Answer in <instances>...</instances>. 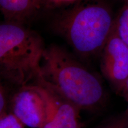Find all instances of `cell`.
Masks as SVG:
<instances>
[{
    "label": "cell",
    "mask_w": 128,
    "mask_h": 128,
    "mask_svg": "<svg viewBox=\"0 0 128 128\" xmlns=\"http://www.w3.org/2000/svg\"><path fill=\"white\" fill-rule=\"evenodd\" d=\"M126 2H128V0H126Z\"/></svg>",
    "instance_id": "9a60e30c"
},
{
    "label": "cell",
    "mask_w": 128,
    "mask_h": 128,
    "mask_svg": "<svg viewBox=\"0 0 128 128\" xmlns=\"http://www.w3.org/2000/svg\"><path fill=\"white\" fill-rule=\"evenodd\" d=\"M25 125L11 112L0 116V128H24Z\"/></svg>",
    "instance_id": "30bf717a"
},
{
    "label": "cell",
    "mask_w": 128,
    "mask_h": 128,
    "mask_svg": "<svg viewBox=\"0 0 128 128\" xmlns=\"http://www.w3.org/2000/svg\"><path fill=\"white\" fill-rule=\"evenodd\" d=\"M127 113H128V110H127Z\"/></svg>",
    "instance_id": "5bb4252c"
},
{
    "label": "cell",
    "mask_w": 128,
    "mask_h": 128,
    "mask_svg": "<svg viewBox=\"0 0 128 128\" xmlns=\"http://www.w3.org/2000/svg\"><path fill=\"white\" fill-rule=\"evenodd\" d=\"M100 55L101 71L121 95L128 78V46L120 38L114 24Z\"/></svg>",
    "instance_id": "5b68a950"
},
{
    "label": "cell",
    "mask_w": 128,
    "mask_h": 128,
    "mask_svg": "<svg viewBox=\"0 0 128 128\" xmlns=\"http://www.w3.org/2000/svg\"><path fill=\"white\" fill-rule=\"evenodd\" d=\"M0 8L6 22L20 24L36 12L34 0H0Z\"/></svg>",
    "instance_id": "52a82bcc"
},
{
    "label": "cell",
    "mask_w": 128,
    "mask_h": 128,
    "mask_svg": "<svg viewBox=\"0 0 128 128\" xmlns=\"http://www.w3.org/2000/svg\"><path fill=\"white\" fill-rule=\"evenodd\" d=\"M36 81L44 87L47 101V113L42 128H81L80 110L44 81Z\"/></svg>",
    "instance_id": "8992f818"
},
{
    "label": "cell",
    "mask_w": 128,
    "mask_h": 128,
    "mask_svg": "<svg viewBox=\"0 0 128 128\" xmlns=\"http://www.w3.org/2000/svg\"><path fill=\"white\" fill-rule=\"evenodd\" d=\"M41 72L44 81L80 111H93L103 104L100 80L63 48L56 44L46 48Z\"/></svg>",
    "instance_id": "6da1fadb"
},
{
    "label": "cell",
    "mask_w": 128,
    "mask_h": 128,
    "mask_svg": "<svg viewBox=\"0 0 128 128\" xmlns=\"http://www.w3.org/2000/svg\"><path fill=\"white\" fill-rule=\"evenodd\" d=\"M114 24L120 38L128 46V2L114 19Z\"/></svg>",
    "instance_id": "ba28073f"
},
{
    "label": "cell",
    "mask_w": 128,
    "mask_h": 128,
    "mask_svg": "<svg viewBox=\"0 0 128 128\" xmlns=\"http://www.w3.org/2000/svg\"><path fill=\"white\" fill-rule=\"evenodd\" d=\"M121 96H122L126 100L128 101V78L126 80L125 86H124V90L122 92Z\"/></svg>",
    "instance_id": "4fadbf2b"
},
{
    "label": "cell",
    "mask_w": 128,
    "mask_h": 128,
    "mask_svg": "<svg viewBox=\"0 0 128 128\" xmlns=\"http://www.w3.org/2000/svg\"><path fill=\"white\" fill-rule=\"evenodd\" d=\"M13 87L7 83H1L0 86V116L10 112V103Z\"/></svg>",
    "instance_id": "9c48e42d"
},
{
    "label": "cell",
    "mask_w": 128,
    "mask_h": 128,
    "mask_svg": "<svg viewBox=\"0 0 128 128\" xmlns=\"http://www.w3.org/2000/svg\"><path fill=\"white\" fill-rule=\"evenodd\" d=\"M46 48L40 36L23 24L0 26V74L13 87L32 84L42 77L41 63Z\"/></svg>",
    "instance_id": "7a4b0ae2"
},
{
    "label": "cell",
    "mask_w": 128,
    "mask_h": 128,
    "mask_svg": "<svg viewBox=\"0 0 128 128\" xmlns=\"http://www.w3.org/2000/svg\"><path fill=\"white\" fill-rule=\"evenodd\" d=\"M10 112L25 126L42 128L47 113V101L44 87L34 82L14 87L10 103Z\"/></svg>",
    "instance_id": "277c9868"
},
{
    "label": "cell",
    "mask_w": 128,
    "mask_h": 128,
    "mask_svg": "<svg viewBox=\"0 0 128 128\" xmlns=\"http://www.w3.org/2000/svg\"><path fill=\"white\" fill-rule=\"evenodd\" d=\"M111 12L97 0H80L58 19L56 28L78 55L100 54L113 28Z\"/></svg>",
    "instance_id": "3957f363"
},
{
    "label": "cell",
    "mask_w": 128,
    "mask_h": 128,
    "mask_svg": "<svg viewBox=\"0 0 128 128\" xmlns=\"http://www.w3.org/2000/svg\"><path fill=\"white\" fill-rule=\"evenodd\" d=\"M78 0H34L35 8L37 12L42 8L60 7L75 2Z\"/></svg>",
    "instance_id": "8fae6325"
},
{
    "label": "cell",
    "mask_w": 128,
    "mask_h": 128,
    "mask_svg": "<svg viewBox=\"0 0 128 128\" xmlns=\"http://www.w3.org/2000/svg\"><path fill=\"white\" fill-rule=\"evenodd\" d=\"M97 128H128V116L126 111L125 114L110 120Z\"/></svg>",
    "instance_id": "7c38bea8"
}]
</instances>
